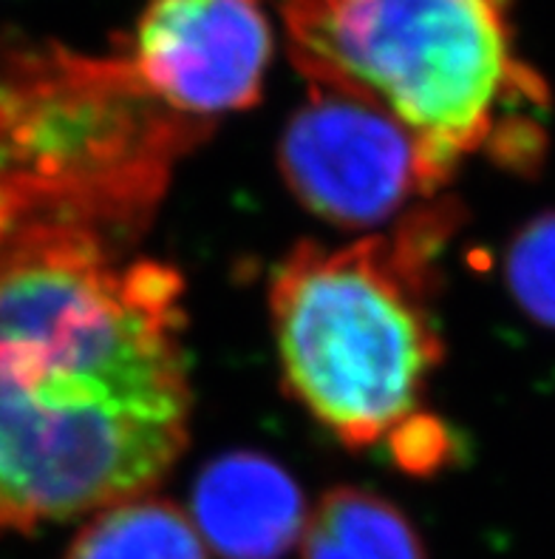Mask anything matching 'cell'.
<instances>
[{
  "mask_svg": "<svg viewBox=\"0 0 555 559\" xmlns=\"http://www.w3.org/2000/svg\"><path fill=\"white\" fill-rule=\"evenodd\" d=\"M188 518L221 559H283L303 537L310 511L281 463L239 449L198 472Z\"/></svg>",
  "mask_w": 555,
  "mask_h": 559,
  "instance_id": "52a82bcc",
  "label": "cell"
},
{
  "mask_svg": "<svg viewBox=\"0 0 555 559\" xmlns=\"http://www.w3.org/2000/svg\"><path fill=\"white\" fill-rule=\"evenodd\" d=\"M301 543V559H429L400 506L358 486L326 491Z\"/></svg>",
  "mask_w": 555,
  "mask_h": 559,
  "instance_id": "ba28073f",
  "label": "cell"
},
{
  "mask_svg": "<svg viewBox=\"0 0 555 559\" xmlns=\"http://www.w3.org/2000/svg\"><path fill=\"white\" fill-rule=\"evenodd\" d=\"M278 168L306 211L352 230L400 219L414 197L434 199L414 140L386 114L329 92H312L289 117Z\"/></svg>",
  "mask_w": 555,
  "mask_h": 559,
  "instance_id": "5b68a950",
  "label": "cell"
},
{
  "mask_svg": "<svg viewBox=\"0 0 555 559\" xmlns=\"http://www.w3.org/2000/svg\"><path fill=\"white\" fill-rule=\"evenodd\" d=\"M505 282L530 319L555 330V213L521 227L505 253Z\"/></svg>",
  "mask_w": 555,
  "mask_h": 559,
  "instance_id": "30bf717a",
  "label": "cell"
},
{
  "mask_svg": "<svg viewBox=\"0 0 555 559\" xmlns=\"http://www.w3.org/2000/svg\"><path fill=\"white\" fill-rule=\"evenodd\" d=\"M210 128L165 108L122 55L0 40V262L55 245L125 253Z\"/></svg>",
  "mask_w": 555,
  "mask_h": 559,
  "instance_id": "3957f363",
  "label": "cell"
},
{
  "mask_svg": "<svg viewBox=\"0 0 555 559\" xmlns=\"http://www.w3.org/2000/svg\"><path fill=\"white\" fill-rule=\"evenodd\" d=\"M63 559H210V551L177 503L142 495L94 511Z\"/></svg>",
  "mask_w": 555,
  "mask_h": 559,
  "instance_id": "9c48e42d",
  "label": "cell"
},
{
  "mask_svg": "<svg viewBox=\"0 0 555 559\" xmlns=\"http://www.w3.org/2000/svg\"><path fill=\"white\" fill-rule=\"evenodd\" d=\"M386 447L391 449L394 463L411 475H434L436 468L448 466L457 452L450 429L434 415L408 420L388 438Z\"/></svg>",
  "mask_w": 555,
  "mask_h": 559,
  "instance_id": "8fae6325",
  "label": "cell"
},
{
  "mask_svg": "<svg viewBox=\"0 0 555 559\" xmlns=\"http://www.w3.org/2000/svg\"><path fill=\"white\" fill-rule=\"evenodd\" d=\"M281 21L315 92L386 114L414 140L434 199L471 156L542 165L547 85L516 51L510 0H283Z\"/></svg>",
  "mask_w": 555,
  "mask_h": 559,
  "instance_id": "7a4b0ae2",
  "label": "cell"
},
{
  "mask_svg": "<svg viewBox=\"0 0 555 559\" xmlns=\"http://www.w3.org/2000/svg\"><path fill=\"white\" fill-rule=\"evenodd\" d=\"M273 49L264 0H150L122 57L165 108L216 126L258 103Z\"/></svg>",
  "mask_w": 555,
  "mask_h": 559,
  "instance_id": "8992f818",
  "label": "cell"
},
{
  "mask_svg": "<svg viewBox=\"0 0 555 559\" xmlns=\"http://www.w3.org/2000/svg\"><path fill=\"white\" fill-rule=\"evenodd\" d=\"M184 282L55 245L0 262V537L150 495L188 447Z\"/></svg>",
  "mask_w": 555,
  "mask_h": 559,
  "instance_id": "6da1fadb",
  "label": "cell"
},
{
  "mask_svg": "<svg viewBox=\"0 0 555 559\" xmlns=\"http://www.w3.org/2000/svg\"><path fill=\"white\" fill-rule=\"evenodd\" d=\"M457 227L454 202L406 211L388 236L343 248L301 241L269 284L275 347L289 392L349 449L388 443L425 415L445 347L434 270Z\"/></svg>",
  "mask_w": 555,
  "mask_h": 559,
  "instance_id": "277c9868",
  "label": "cell"
}]
</instances>
